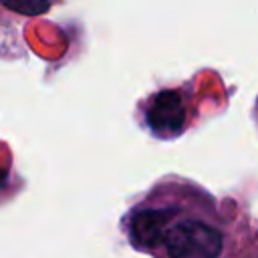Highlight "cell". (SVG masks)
<instances>
[{
	"label": "cell",
	"mask_w": 258,
	"mask_h": 258,
	"mask_svg": "<svg viewBox=\"0 0 258 258\" xmlns=\"http://www.w3.org/2000/svg\"><path fill=\"white\" fill-rule=\"evenodd\" d=\"M119 230L149 258H238L246 244V232L218 198L181 175H165L139 194Z\"/></svg>",
	"instance_id": "1"
},
{
	"label": "cell",
	"mask_w": 258,
	"mask_h": 258,
	"mask_svg": "<svg viewBox=\"0 0 258 258\" xmlns=\"http://www.w3.org/2000/svg\"><path fill=\"white\" fill-rule=\"evenodd\" d=\"M252 115H254V123H256V129H258V97H256V103H254V109H252Z\"/></svg>",
	"instance_id": "4"
},
{
	"label": "cell",
	"mask_w": 258,
	"mask_h": 258,
	"mask_svg": "<svg viewBox=\"0 0 258 258\" xmlns=\"http://www.w3.org/2000/svg\"><path fill=\"white\" fill-rule=\"evenodd\" d=\"M58 2L60 0H2L6 10H12L20 16H40Z\"/></svg>",
	"instance_id": "3"
},
{
	"label": "cell",
	"mask_w": 258,
	"mask_h": 258,
	"mask_svg": "<svg viewBox=\"0 0 258 258\" xmlns=\"http://www.w3.org/2000/svg\"><path fill=\"white\" fill-rule=\"evenodd\" d=\"M194 83L159 87L135 105V119L153 139L171 141L183 135L194 119Z\"/></svg>",
	"instance_id": "2"
},
{
	"label": "cell",
	"mask_w": 258,
	"mask_h": 258,
	"mask_svg": "<svg viewBox=\"0 0 258 258\" xmlns=\"http://www.w3.org/2000/svg\"><path fill=\"white\" fill-rule=\"evenodd\" d=\"M256 246H258V232H256Z\"/></svg>",
	"instance_id": "5"
}]
</instances>
